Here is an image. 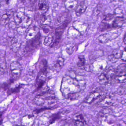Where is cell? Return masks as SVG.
I'll return each instance as SVG.
<instances>
[{
  "instance_id": "cell-29",
  "label": "cell",
  "mask_w": 126,
  "mask_h": 126,
  "mask_svg": "<svg viewBox=\"0 0 126 126\" xmlns=\"http://www.w3.org/2000/svg\"><path fill=\"white\" fill-rule=\"evenodd\" d=\"M7 65L4 58H0V71L4 72L6 69Z\"/></svg>"
},
{
  "instance_id": "cell-4",
  "label": "cell",
  "mask_w": 126,
  "mask_h": 126,
  "mask_svg": "<svg viewBox=\"0 0 126 126\" xmlns=\"http://www.w3.org/2000/svg\"><path fill=\"white\" fill-rule=\"evenodd\" d=\"M41 41V34L38 32L33 39L28 40L25 47V51L26 53L30 52L37 48L40 45Z\"/></svg>"
},
{
  "instance_id": "cell-16",
  "label": "cell",
  "mask_w": 126,
  "mask_h": 126,
  "mask_svg": "<svg viewBox=\"0 0 126 126\" xmlns=\"http://www.w3.org/2000/svg\"><path fill=\"white\" fill-rule=\"evenodd\" d=\"M78 2V0H65L64 6L67 10L72 11L75 10Z\"/></svg>"
},
{
  "instance_id": "cell-23",
  "label": "cell",
  "mask_w": 126,
  "mask_h": 126,
  "mask_svg": "<svg viewBox=\"0 0 126 126\" xmlns=\"http://www.w3.org/2000/svg\"><path fill=\"white\" fill-rule=\"evenodd\" d=\"M114 79L116 83H124L126 82V74L115 75Z\"/></svg>"
},
{
  "instance_id": "cell-26",
  "label": "cell",
  "mask_w": 126,
  "mask_h": 126,
  "mask_svg": "<svg viewBox=\"0 0 126 126\" xmlns=\"http://www.w3.org/2000/svg\"><path fill=\"white\" fill-rule=\"evenodd\" d=\"M103 51H100V50L92 52V54H91L90 57V60H94L95 61L99 57L103 56Z\"/></svg>"
},
{
  "instance_id": "cell-36",
  "label": "cell",
  "mask_w": 126,
  "mask_h": 126,
  "mask_svg": "<svg viewBox=\"0 0 126 126\" xmlns=\"http://www.w3.org/2000/svg\"><path fill=\"white\" fill-rule=\"evenodd\" d=\"M126 48H125L124 51L122 52V55H121V60L124 62H126Z\"/></svg>"
},
{
  "instance_id": "cell-28",
  "label": "cell",
  "mask_w": 126,
  "mask_h": 126,
  "mask_svg": "<svg viewBox=\"0 0 126 126\" xmlns=\"http://www.w3.org/2000/svg\"><path fill=\"white\" fill-rule=\"evenodd\" d=\"M109 35L107 34H103L100 35L98 38V41L100 43H107L110 40Z\"/></svg>"
},
{
  "instance_id": "cell-35",
  "label": "cell",
  "mask_w": 126,
  "mask_h": 126,
  "mask_svg": "<svg viewBox=\"0 0 126 126\" xmlns=\"http://www.w3.org/2000/svg\"><path fill=\"white\" fill-rule=\"evenodd\" d=\"M126 83H124L123 85H121L120 87V89H119V93L120 94H123L124 93L126 94Z\"/></svg>"
},
{
  "instance_id": "cell-12",
  "label": "cell",
  "mask_w": 126,
  "mask_h": 126,
  "mask_svg": "<svg viewBox=\"0 0 126 126\" xmlns=\"http://www.w3.org/2000/svg\"><path fill=\"white\" fill-rule=\"evenodd\" d=\"M25 38L27 40L34 38L39 32V29L37 27L34 26L28 30L26 32Z\"/></svg>"
},
{
  "instance_id": "cell-1",
  "label": "cell",
  "mask_w": 126,
  "mask_h": 126,
  "mask_svg": "<svg viewBox=\"0 0 126 126\" xmlns=\"http://www.w3.org/2000/svg\"><path fill=\"white\" fill-rule=\"evenodd\" d=\"M86 84L83 79H72L67 76L62 81L61 92L67 98L73 100L79 97V93L84 89Z\"/></svg>"
},
{
  "instance_id": "cell-14",
  "label": "cell",
  "mask_w": 126,
  "mask_h": 126,
  "mask_svg": "<svg viewBox=\"0 0 126 126\" xmlns=\"http://www.w3.org/2000/svg\"><path fill=\"white\" fill-rule=\"evenodd\" d=\"M38 6L41 14L46 13L49 8V3L48 0H39Z\"/></svg>"
},
{
  "instance_id": "cell-15",
  "label": "cell",
  "mask_w": 126,
  "mask_h": 126,
  "mask_svg": "<svg viewBox=\"0 0 126 126\" xmlns=\"http://www.w3.org/2000/svg\"><path fill=\"white\" fill-rule=\"evenodd\" d=\"M114 95L110 94L106 97L101 100L100 102V106L102 107L108 106H111L113 103L114 101Z\"/></svg>"
},
{
  "instance_id": "cell-18",
  "label": "cell",
  "mask_w": 126,
  "mask_h": 126,
  "mask_svg": "<svg viewBox=\"0 0 126 126\" xmlns=\"http://www.w3.org/2000/svg\"><path fill=\"white\" fill-rule=\"evenodd\" d=\"M125 22V18L123 17H117L112 22V27L117 29L121 27Z\"/></svg>"
},
{
  "instance_id": "cell-11",
  "label": "cell",
  "mask_w": 126,
  "mask_h": 126,
  "mask_svg": "<svg viewBox=\"0 0 126 126\" xmlns=\"http://www.w3.org/2000/svg\"><path fill=\"white\" fill-rule=\"evenodd\" d=\"M14 13L13 11L8 10L3 14L0 18V24L1 26H4L9 23L10 18L13 17Z\"/></svg>"
},
{
  "instance_id": "cell-19",
  "label": "cell",
  "mask_w": 126,
  "mask_h": 126,
  "mask_svg": "<svg viewBox=\"0 0 126 126\" xmlns=\"http://www.w3.org/2000/svg\"><path fill=\"white\" fill-rule=\"evenodd\" d=\"M40 22L41 25L50 26L51 23L50 16L46 13L41 14L40 17Z\"/></svg>"
},
{
  "instance_id": "cell-27",
  "label": "cell",
  "mask_w": 126,
  "mask_h": 126,
  "mask_svg": "<svg viewBox=\"0 0 126 126\" xmlns=\"http://www.w3.org/2000/svg\"><path fill=\"white\" fill-rule=\"evenodd\" d=\"M64 59L61 57H59L57 59L56 63L55 64V68L57 69H60L63 66L64 63Z\"/></svg>"
},
{
  "instance_id": "cell-42",
  "label": "cell",
  "mask_w": 126,
  "mask_h": 126,
  "mask_svg": "<svg viewBox=\"0 0 126 126\" xmlns=\"http://www.w3.org/2000/svg\"><path fill=\"white\" fill-rule=\"evenodd\" d=\"M20 1L22 3H25L26 0H20Z\"/></svg>"
},
{
  "instance_id": "cell-22",
  "label": "cell",
  "mask_w": 126,
  "mask_h": 126,
  "mask_svg": "<svg viewBox=\"0 0 126 126\" xmlns=\"http://www.w3.org/2000/svg\"><path fill=\"white\" fill-rule=\"evenodd\" d=\"M32 19L29 16L25 15L21 24L19 26H21L27 29L32 23Z\"/></svg>"
},
{
  "instance_id": "cell-39",
  "label": "cell",
  "mask_w": 126,
  "mask_h": 126,
  "mask_svg": "<svg viewBox=\"0 0 126 126\" xmlns=\"http://www.w3.org/2000/svg\"><path fill=\"white\" fill-rule=\"evenodd\" d=\"M67 53L69 54H71L73 51V47H70L67 49Z\"/></svg>"
},
{
  "instance_id": "cell-8",
  "label": "cell",
  "mask_w": 126,
  "mask_h": 126,
  "mask_svg": "<svg viewBox=\"0 0 126 126\" xmlns=\"http://www.w3.org/2000/svg\"><path fill=\"white\" fill-rule=\"evenodd\" d=\"M107 64V63L105 61H98L96 59L93 62L92 69L95 72L99 73L104 71L106 68Z\"/></svg>"
},
{
  "instance_id": "cell-7",
  "label": "cell",
  "mask_w": 126,
  "mask_h": 126,
  "mask_svg": "<svg viewBox=\"0 0 126 126\" xmlns=\"http://www.w3.org/2000/svg\"><path fill=\"white\" fill-rule=\"evenodd\" d=\"M72 16H70L66 21L63 24L58 27L55 31V35L56 36V41L55 42H58L59 40L60 39L63 33L66 28L67 27L69 23L71 22L72 20Z\"/></svg>"
},
{
  "instance_id": "cell-3",
  "label": "cell",
  "mask_w": 126,
  "mask_h": 126,
  "mask_svg": "<svg viewBox=\"0 0 126 126\" xmlns=\"http://www.w3.org/2000/svg\"><path fill=\"white\" fill-rule=\"evenodd\" d=\"M115 70L112 66L106 68L98 77L99 83L103 85L108 84L114 77Z\"/></svg>"
},
{
  "instance_id": "cell-21",
  "label": "cell",
  "mask_w": 126,
  "mask_h": 126,
  "mask_svg": "<svg viewBox=\"0 0 126 126\" xmlns=\"http://www.w3.org/2000/svg\"><path fill=\"white\" fill-rule=\"evenodd\" d=\"M48 64L45 60H41L39 63V68L41 74L46 75L47 72Z\"/></svg>"
},
{
  "instance_id": "cell-20",
  "label": "cell",
  "mask_w": 126,
  "mask_h": 126,
  "mask_svg": "<svg viewBox=\"0 0 126 126\" xmlns=\"http://www.w3.org/2000/svg\"><path fill=\"white\" fill-rule=\"evenodd\" d=\"M73 27L81 34L82 32H85L87 27L85 23L78 21H74L73 23Z\"/></svg>"
},
{
  "instance_id": "cell-32",
  "label": "cell",
  "mask_w": 126,
  "mask_h": 126,
  "mask_svg": "<svg viewBox=\"0 0 126 126\" xmlns=\"http://www.w3.org/2000/svg\"><path fill=\"white\" fill-rule=\"evenodd\" d=\"M122 54V52L121 50L118 49H116L113 50L112 55L115 59L118 60L121 57Z\"/></svg>"
},
{
  "instance_id": "cell-40",
  "label": "cell",
  "mask_w": 126,
  "mask_h": 126,
  "mask_svg": "<svg viewBox=\"0 0 126 126\" xmlns=\"http://www.w3.org/2000/svg\"><path fill=\"white\" fill-rule=\"evenodd\" d=\"M30 2V3L32 4V5H34L36 3L37 0H29Z\"/></svg>"
},
{
  "instance_id": "cell-17",
  "label": "cell",
  "mask_w": 126,
  "mask_h": 126,
  "mask_svg": "<svg viewBox=\"0 0 126 126\" xmlns=\"http://www.w3.org/2000/svg\"><path fill=\"white\" fill-rule=\"evenodd\" d=\"M70 16H69V13L67 12H64L60 14L56 19L55 25L60 26L66 21Z\"/></svg>"
},
{
  "instance_id": "cell-31",
  "label": "cell",
  "mask_w": 126,
  "mask_h": 126,
  "mask_svg": "<svg viewBox=\"0 0 126 126\" xmlns=\"http://www.w3.org/2000/svg\"><path fill=\"white\" fill-rule=\"evenodd\" d=\"M111 27H112L108 23L105 21H103L101 24L100 29L101 32H103L105 30L111 29Z\"/></svg>"
},
{
  "instance_id": "cell-37",
  "label": "cell",
  "mask_w": 126,
  "mask_h": 126,
  "mask_svg": "<svg viewBox=\"0 0 126 126\" xmlns=\"http://www.w3.org/2000/svg\"><path fill=\"white\" fill-rule=\"evenodd\" d=\"M108 59L112 63H115L117 62V59H115L114 56L112 55V54L111 55H109L108 57Z\"/></svg>"
},
{
  "instance_id": "cell-30",
  "label": "cell",
  "mask_w": 126,
  "mask_h": 126,
  "mask_svg": "<svg viewBox=\"0 0 126 126\" xmlns=\"http://www.w3.org/2000/svg\"><path fill=\"white\" fill-rule=\"evenodd\" d=\"M78 61L77 63V65L79 67L84 66L86 63L85 57L84 55H80L78 56Z\"/></svg>"
},
{
  "instance_id": "cell-13",
  "label": "cell",
  "mask_w": 126,
  "mask_h": 126,
  "mask_svg": "<svg viewBox=\"0 0 126 126\" xmlns=\"http://www.w3.org/2000/svg\"><path fill=\"white\" fill-rule=\"evenodd\" d=\"M87 6L85 1H81L78 2L77 6L75 9V14L78 16H80L83 15L86 10Z\"/></svg>"
},
{
  "instance_id": "cell-41",
  "label": "cell",
  "mask_w": 126,
  "mask_h": 126,
  "mask_svg": "<svg viewBox=\"0 0 126 126\" xmlns=\"http://www.w3.org/2000/svg\"><path fill=\"white\" fill-rule=\"evenodd\" d=\"M126 34L125 35H124V38L123 39V42L124 43V44H126Z\"/></svg>"
},
{
  "instance_id": "cell-25",
  "label": "cell",
  "mask_w": 126,
  "mask_h": 126,
  "mask_svg": "<svg viewBox=\"0 0 126 126\" xmlns=\"http://www.w3.org/2000/svg\"><path fill=\"white\" fill-rule=\"evenodd\" d=\"M126 64L125 63L121 64L117 67L115 70V75L126 73Z\"/></svg>"
},
{
  "instance_id": "cell-9",
  "label": "cell",
  "mask_w": 126,
  "mask_h": 126,
  "mask_svg": "<svg viewBox=\"0 0 126 126\" xmlns=\"http://www.w3.org/2000/svg\"><path fill=\"white\" fill-rule=\"evenodd\" d=\"M73 122L75 126H89L84 115L80 113L74 115Z\"/></svg>"
},
{
  "instance_id": "cell-24",
  "label": "cell",
  "mask_w": 126,
  "mask_h": 126,
  "mask_svg": "<svg viewBox=\"0 0 126 126\" xmlns=\"http://www.w3.org/2000/svg\"><path fill=\"white\" fill-rule=\"evenodd\" d=\"M54 37L51 34H49L44 38V44L46 46L49 47L52 45L53 43Z\"/></svg>"
},
{
  "instance_id": "cell-34",
  "label": "cell",
  "mask_w": 126,
  "mask_h": 126,
  "mask_svg": "<svg viewBox=\"0 0 126 126\" xmlns=\"http://www.w3.org/2000/svg\"><path fill=\"white\" fill-rule=\"evenodd\" d=\"M41 29L44 33H49L50 31L51 27L50 26H48V25H41Z\"/></svg>"
},
{
  "instance_id": "cell-5",
  "label": "cell",
  "mask_w": 126,
  "mask_h": 126,
  "mask_svg": "<svg viewBox=\"0 0 126 126\" xmlns=\"http://www.w3.org/2000/svg\"><path fill=\"white\" fill-rule=\"evenodd\" d=\"M10 70L12 79H16L20 77L21 73V67L18 62L14 61L11 63Z\"/></svg>"
},
{
  "instance_id": "cell-10",
  "label": "cell",
  "mask_w": 126,
  "mask_h": 126,
  "mask_svg": "<svg viewBox=\"0 0 126 126\" xmlns=\"http://www.w3.org/2000/svg\"><path fill=\"white\" fill-rule=\"evenodd\" d=\"M9 46L13 51L16 52L20 49L21 46V43L18 38L12 37L10 41Z\"/></svg>"
},
{
  "instance_id": "cell-38",
  "label": "cell",
  "mask_w": 126,
  "mask_h": 126,
  "mask_svg": "<svg viewBox=\"0 0 126 126\" xmlns=\"http://www.w3.org/2000/svg\"><path fill=\"white\" fill-rule=\"evenodd\" d=\"M16 24L15 23V21H11V22L9 23V27L10 29H15L16 28Z\"/></svg>"
},
{
  "instance_id": "cell-6",
  "label": "cell",
  "mask_w": 126,
  "mask_h": 126,
  "mask_svg": "<svg viewBox=\"0 0 126 126\" xmlns=\"http://www.w3.org/2000/svg\"><path fill=\"white\" fill-rule=\"evenodd\" d=\"M25 16V8L23 7H19L17 9L13 15L14 21L16 25H19L21 24Z\"/></svg>"
},
{
  "instance_id": "cell-2",
  "label": "cell",
  "mask_w": 126,
  "mask_h": 126,
  "mask_svg": "<svg viewBox=\"0 0 126 126\" xmlns=\"http://www.w3.org/2000/svg\"><path fill=\"white\" fill-rule=\"evenodd\" d=\"M106 93L105 89L102 87H98L89 94L85 99L84 102L90 104L99 103L106 97Z\"/></svg>"
},
{
  "instance_id": "cell-33",
  "label": "cell",
  "mask_w": 126,
  "mask_h": 126,
  "mask_svg": "<svg viewBox=\"0 0 126 126\" xmlns=\"http://www.w3.org/2000/svg\"><path fill=\"white\" fill-rule=\"evenodd\" d=\"M27 31V29L21 26H19L17 29V32L20 35L23 34L25 33Z\"/></svg>"
}]
</instances>
